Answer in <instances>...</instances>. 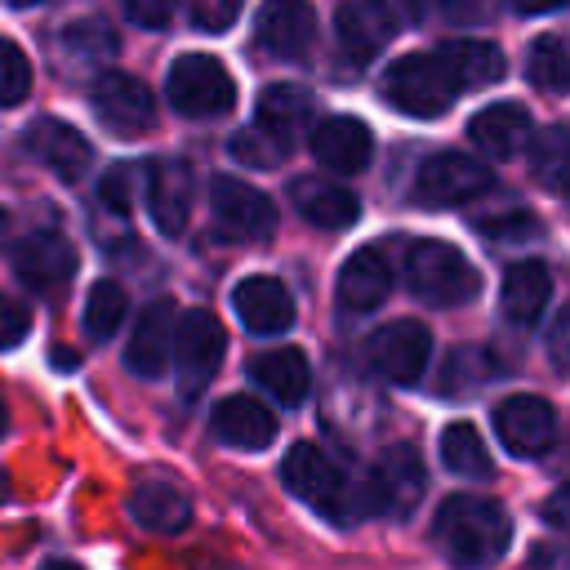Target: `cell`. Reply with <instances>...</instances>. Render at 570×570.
<instances>
[{"label":"cell","mask_w":570,"mask_h":570,"mask_svg":"<svg viewBox=\"0 0 570 570\" xmlns=\"http://www.w3.org/2000/svg\"><path fill=\"white\" fill-rule=\"evenodd\" d=\"M125 312H129V298H125V285L120 281H94L89 285V298H85V334L94 343H107L120 325H125Z\"/></svg>","instance_id":"obj_31"},{"label":"cell","mask_w":570,"mask_h":570,"mask_svg":"<svg viewBox=\"0 0 570 570\" xmlns=\"http://www.w3.org/2000/svg\"><path fill=\"white\" fill-rule=\"evenodd\" d=\"M111 53H116V31L102 18H76L58 31V58L71 71H94Z\"/></svg>","instance_id":"obj_29"},{"label":"cell","mask_w":570,"mask_h":570,"mask_svg":"<svg viewBox=\"0 0 570 570\" xmlns=\"http://www.w3.org/2000/svg\"><path fill=\"white\" fill-rule=\"evenodd\" d=\"M548 298H552V276L539 258H521L508 267L503 289H499V307L512 325H534L543 316Z\"/></svg>","instance_id":"obj_26"},{"label":"cell","mask_w":570,"mask_h":570,"mask_svg":"<svg viewBox=\"0 0 570 570\" xmlns=\"http://www.w3.org/2000/svg\"><path fill=\"white\" fill-rule=\"evenodd\" d=\"M432 543L454 570H485L512 543V521L499 499L450 494L432 517Z\"/></svg>","instance_id":"obj_1"},{"label":"cell","mask_w":570,"mask_h":570,"mask_svg":"<svg viewBox=\"0 0 570 570\" xmlns=\"http://www.w3.org/2000/svg\"><path fill=\"white\" fill-rule=\"evenodd\" d=\"M134 191H138V165H111L98 183V200L120 218L134 209Z\"/></svg>","instance_id":"obj_37"},{"label":"cell","mask_w":570,"mask_h":570,"mask_svg":"<svg viewBox=\"0 0 570 570\" xmlns=\"http://www.w3.org/2000/svg\"><path fill=\"white\" fill-rule=\"evenodd\" d=\"M13 276L31 294H58L76 276V249L58 232H31L13 249Z\"/></svg>","instance_id":"obj_10"},{"label":"cell","mask_w":570,"mask_h":570,"mask_svg":"<svg viewBox=\"0 0 570 570\" xmlns=\"http://www.w3.org/2000/svg\"><path fill=\"white\" fill-rule=\"evenodd\" d=\"M405 276L410 289L432 307H459L481 294V272L445 240H414L405 249Z\"/></svg>","instance_id":"obj_3"},{"label":"cell","mask_w":570,"mask_h":570,"mask_svg":"<svg viewBox=\"0 0 570 570\" xmlns=\"http://www.w3.org/2000/svg\"><path fill=\"white\" fill-rule=\"evenodd\" d=\"M209 205H214L218 227L232 232V236H240V240H267L272 227H276L272 200H267L258 187L240 183V178H214Z\"/></svg>","instance_id":"obj_13"},{"label":"cell","mask_w":570,"mask_h":570,"mask_svg":"<svg viewBox=\"0 0 570 570\" xmlns=\"http://www.w3.org/2000/svg\"><path fill=\"white\" fill-rule=\"evenodd\" d=\"M27 94H31V58L13 40H0V107H18Z\"/></svg>","instance_id":"obj_36"},{"label":"cell","mask_w":570,"mask_h":570,"mask_svg":"<svg viewBox=\"0 0 570 570\" xmlns=\"http://www.w3.org/2000/svg\"><path fill=\"white\" fill-rule=\"evenodd\" d=\"M530 174L543 187H561L566 183V174H570V129L566 125H552V129L534 134V142H530Z\"/></svg>","instance_id":"obj_34"},{"label":"cell","mask_w":570,"mask_h":570,"mask_svg":"<svg viewBox=\"0 0 570 570\" xmlns=\"http://www.w3.org/2000/svg\"><path fill=\"white\" fill-rule=\"evenodd\" d=\"M423 485H428V472H423V459L410 450V445H387L370 472V512H383V517H410L423 499Z\"/></svg>","instance_id":"obj_7"},{"label":"cell","mask_w":570,"mask_h":570,"mask_svg":"<svg viewBox=\"0 0 570 570\" xmlns=\"http://www.w3.org/2000/svg\"><path fill=\"white\" fill-rule=\"evenodd\" d=\"M240 13V0H191V22L205 31H227Z\"/></svg>","instance_id":"obj_39"},{"label":"cell","mask_w":570,"mask_h":570,"mask_svg":"<svg viewBox=\"0 0 570 570\" xmlns=\"http://www.w3.org/2000/svg\"><path fill=\"white\" fill-rule=\"evenodd\" d=\"M191 200H196V174H191L187 160H165V165L151 169V178H147V205H151V223L165 236H178L187 227Z\"/></svg>","instance_id":"obj_19"},{"label":"cell","mask_w":570,"mask_h":570,"mask_svg":"<svg viewBox=\"0 0 570 570\" xmlns=\"http://www.w3.org/2000/svg\"><path fill=\"white\" fill-rule=\"evenodd\" d=\"M334 31H338L343 53L356 58V62H365V58H374L396 36V13L387 9V0H347L338 9Z\"/></svg>","instance_id":"obj_20"},{"label":"cell","mask_w":570,"mask_h":570,"mask_svg":"<svg viewBox=\"0 0 570 570\" xmlns=\"http://www.w3.org/2000/svg\"><path fill=\"white\" fill-rule=\"evenodd\" d=\"M481 232L494 236V240H503V236H534L539 223H534L525 209H517V214H508V218H490V223H481Z\"/></svg>","instance_id":"obj_42"},{"label":"cell","mask_w":570,"mask_h":570,"mask_svg":"<svg viewBox=\"0 0 570 570\" xmlns=\"http://www.w3.org/2000/svg\"><path fill=\"white\" fill-rule=\"evenodd\" d=\"M214 436L236 450H267L276 436V414L258 396H227L214 405Z\"/></svg>","instance_id":"obj_21"},{"label":"cell","mask_w":570,"mask_h":570,"mask_svg":"<svg viewBox=\"0 0 570 570\" xmlns=\"http://www.w3.org/2000/svg\"><path fill=\"white\" fill-rule=\"evenodd\" d=\"M436 58H441V67H445V76L454 80L459 94H463V89L494 85V80H503V71H508L503 49L490 45V40H445V45L436 49Z\"/></svg>","instance_id":"obj_23"},{"label":"cell","mask_w":570,"mask_h":570,"mask_svg":"<svg viewBox=\"0 0 570 570\" xmlns=\"http://www.w3.org/2000/svg\"><path fill=\"white\" fill-rule=\"evenodd\" d=\"M249 379L276 396L281 405H298L312 387V370H307V356L298 347H272V352H258L249 361Z\"/></svg>","instance_id":"obj_27"},{"label":"cell","mask_w":570,"mask_h":570,"mask_svg":"<svg viewBox=\"0 0 570 570\" xmlns=\"http://www.w3.org/2000/svg\"><path fill=\"white\" fill-rule=\"evenodd\" d=\"M387 289H392V267L374 245L356 249L338 272V303L347 312H374L387 298Z\"/></svg>","instance_id":"obj_25"},{"label":"cell","mask_w":570,"mask_h":570,"mask_svg":"<svg viewBox=\"0 0 570 570\" xmlns=\"http://www.w3.org/2000/svg\"><path fill=\"white\" fill-rule=\"evenodd\" d=\"M9 499V481H4V472H0V503Z\"/></svg>","instance_id":"obj_48"},{"label":"cell","mask_w":570,"mask_h":570,"mask_svg":"<svg viewBox=\"0 0 570 570\" xmlns=\"http://www.w3.org/2000/svg\"><path fill=\"white\" fill-rule=\"evenodd\" d=\"M428 356H432V334L428 325L419 321H387L374 330L370 338V361L374 370L387 379V383H414L423 370H428Z\"/></svg>","instance_id":"obj_11"},{"label":"cell","mask_w":570,"mask_h":570,"mask_svg":"<svg viewBox=\"0 0 570 570\" xmlns=\"http://www.w3.org/2000/svg\"><path fill=\"white\" fill-rule=\"evenodd\" d=\"M227 151H232L240 165H249V169H272V165L285 160V138H276V134L249 125V129H236V134H232Z\"/></svg>","instance_id":"obj_35"},{"label":"cell","mask_w":570,"mask_h":570,"mask_svg":"<svg viewBox=\"0 0 570 570\" xmlns=\"http://www.w3.org/2000/svg\"><path fill=\"white\" fill-rule=\"evenodd\" d=\"M436 9H441L445 18H454V22H476V13H481L476 0H436Z\"/></svg>","instance_id":"obj_45"},{"label":"cell","mask_w":570,"mask_h":570,"mask_svg":"<svg viewBox=\"0 0 570 570\" xmlns=\"http://www.w3.org/2000/svg\"><path fill=\"white\" fill-rule=\"evenodd\" d=\"M494 432L517 459H539L557 441V410L543 396L517 392L494 405Z\"/></svg>","instance_id":"obj_9"},{"label":"cell","mask_w":570,"mask_h":570,"mask_svg":"<svg viewBox=\"0 0 570 570\" xmlns=\"http://www.w3.org/2000/svg\"><path fill=\"white\" fill-rule=\"evenodd\" d=\"M223 352H227V334H223V321L214 312L196 307V312H187L178 321V334H174V370H178V392L187 401L209 387V379L223 365Z\"/></svg>","instance_id":"obj_6"},{"label":"cell","mask_w":570,"mask_h":570,"mask_svg":"<svg viewBox=\"0 0 570 570\" xmlns=\"http://www.w3.org/2000/svg\"><path fill=\"white\" fill-rule=\"evenodd\" d=\"M566 0H512V9L517 13H552V9H561Z\"/></svg>","instance_id":"obj_46"},{"label":"cell","mask_w":570,"mask_h":570,"mask_svg":"<svg viewBox=\"0 0 570 570\" xmlns=\"http://www.w3.org/2000/svg\"><path fill=\"white\" fill-rule=\"evenodd\" d=\"M307 111H312V98L298 85H272V89L258 94V129H267V134H276L285 142L307 120Z\"/></svg>","instance_id":"obj_30"},{"label":"cell","mask_w":570,"mask_h":570,"mask_svg":"<svg viewBox=\"0 0 570 570\" xmlns=\"http://www.w3.org/2000/svg\"><path fill=\"white\" fill-rule=\"evenodd\" d=\"M27 330H31V312H27L13 294L0 289V352L18 347V343L27 338Z\"/></svg>","instance_id":"obj_38"},{"label":"cell","mask_w":570,"mask_h":570,"mask_svg":"<svg viewBox=\"0 0 570 570\" xmlns=\"http://www.w3.org/2000/svg\"><path fill=\"white\" fill-rule=\"evenodd\" d=\"M232 307L249 334H285L294 325V294L276 276H245L232 294Z\"/></svg>","instance_id":"obj_17"},{"label":"cell","mask_w":570,"mask_h":570,"mask_svg":"<svg viewBox=\"0 0 570 570\" xmlns=\"http://www.w3.org/2000/svg\"><path fill=\"white\" fill-rule=\"evenodd\" d=\"M9 4H36V0H9Z\"/></svg>","instance_id":"obj_51"},{"label":"cell","mask_w":570,"mask_h":570,"mask_svg":"<svg viewBox=\"0 0 570 570\" xmlns=\"http://www.w3.org/2000/svg\"><path fill=\"white\" fill-rule=\"evenodd\" d=\"M174 334H178V321H174V303L169 298H156L138 312L134 321V334L125 343V365L138 374V379H160L165 365L174 361Z\"/></svg>","instance_id":"obj_14"},{"label":"cell","mask_w":570,"mask_h":570,"mask_svg":"<svg viewBox=\"0 0 570 570\" xmlns=\"http://www.w3.org/2000/svg\"><path fill=\"white\" fill-rule=\"evenodd\" d=\"M383 98L396 107V111H405V116H419V120H432V116H441L454 98H459V89H454V80L445 76V67H441V58L436 53H405V58H396L387 71H383Z\"/></svg>","instance_id":"obj_4"},{"label":"cell","mask_w":570,"mask_h":570,"mask_svg":"<svg viewBox=\"0 0 570 570\" xmlns=\"http://www.w3.org/2000/svg\"><path fill=\"white\" fill-rule=\"evenodd\" d=\"M468 138L485 156L508 160V156H517L530 142V116H525L521 102H494V107H485V111H476L468 120Z\"/></svg>","instance_id":"obj_24"},{"label":"cell","mask_w":570,"mask_h":570,"mask_svg":"<svg viewBox=\"0 0 570 570\" xmlns=\"http://www.w3.org/2000/svg\"><path fill=\"white\" fill-rule=\"evenodd\" d=\"M441 463L454 476H490L494 472L490 450H485V441H481V432L472 423H450L441 432Z\"/></svg>","instance_id":"obj_32"},{"label":"cell","mask_w":570,"mask_h":570,"mask_svg":"<svg viewBox=\"0 0 570 570\" xmlns=\"http://www.w3.org/2000/svg\"><path fill=\"white\" fill-rule=\"evenodd\" d=\"M525 76L543 94H570V49L557 36H539L525 53Z\"/></svg>","instance_id":"obj_33"},{"label":"cell","mask_w":570,"mask_h":570,"mask_svg":"<svg viewBox=\"0 0 570 570\" xmlns=\"http://www.w3.org/2000/svg\"><path fill=\"white\" fill-rule=\"evenodd\" d=\"M281 481L294 499H303L334 525H352L361 512H370V490L347 481V472L321 445H307V441L289 445V454L281 459Z\"/></svg>","instance_id":"obj_2"},{"label":"cell","mask_w":570,"mask_h":570,"mask_svg":"<svg viewBox=\"0 0 570 570\" xmlns=\"http://www.w3.org/2000/svg\"><path fill=\"white\" fill-rule=\"evenodd\" d=\"M543 521L557 525V530H570V481L557 485V490L548 494V503H543Z\"/></svg>","instance_id":"obj_43"},{"label":"cell","mask_w":570,"mask_h":570,"mask_svg":"<svg viewBox=\"0 0 570 570\" xmlns=\"http://www.w3.org/2000/svg\"><path fill=\"white\" fill-rule=\"evenodd\" d=\"M27 151L45 165V169H53L58 178H67V183H76V178H85V169H89V142H85V134L80 129H71L67 120H53V116H40V120H31L27 125Z\"/></svg>","instance_id":"obj_16"},{"label":"cell","mask_w":570,"mask_h":570,"mask_svg":"<svg viewBox=\"0 0 570 570\" xmlns=\"http://www.w3.org/2000/svg\"><path fill=\"white\" fill-rule=\"evenodd\" d=\"M174 4H178V0H120L125 18H129L134 27H165V22L174 18Z\"/></svg>","instance_id":"obj_40"},{"label":"cell","mask_w":570,"mask_h":570,"mask_svg":"<svg viewBox=\"0 0 570 570\" xmlns=\"http://www.w3.org/2000/svg\"><path fill=\"white\" fill-rule=\"evenodd\" d=\"M530 570H570V552L566 548H534Z\"/></svg>","instance_id":"obj_44"},{"label":"cell","mask_w":570,"mask_h":570,"mask_svg":"<svg viewBox=\"0 0 570 570\" xmlns=\"http://www.w3.org/2000/svg\"><path fill=\"white\" fill-rule=\"evenodd\" d=\"M485 187H490V169L463 151H432L414 174V191L428 205H463Z\"/></svg>","instance_id":"obj_8"},{"label":"cell","mask_w":570,"mask_h":570,"mask_svg":"<svg viewBox=\"0 0 570 570\" xmlns=\"http://www.w3.org/2000/svg\"><path fill=\"white\" fill-rule=\"evenodd\" d=\"M312 156L334 174H356L374 156V134L356 116H330L312 129Z\"/></svg>","instance_id":"obj_18"},{"label":"cell","mask_w":570,"mask_h":570,"mask_svg":"<svg viewBox=\"0 0 570 570\" xmlns=\"http://www.w3.org/2000/svg\"><path fill=\"white\" fill-rule=\"evenodd\" d=\"M548 356H552L557 370L570 374V303L552 316V330H548Z\"/></svg>","instance_id":"obj_41"},{"label":"cell","mask_w":570,"mask_h":570,"mask_svg":"<svg viewBox=\"0 0 570 570\" xmlns=\"http://www.w3.org/2000/svg\"><path fill=\"white\" fill-rule=\"evenodd\" d=\"M40 570H80V566H71V561H45Z\"/></svg>","instance_id":"obj_47"},{"label":"cell","mask_w":570,"mask_h":570,"mask_svg":"<svg viewBox=\"0 0 570 570\" xmlns=\"http://www.w3.org/2000/svg\"><path fill=\"white\" fill-rule=\"evenodd\" d=\"M254 36L276 58H303L316 36V13L307 0H267L254 18Z\"/></svg>","instance_id":"obj_15"},{"label":"cell","mask_w":570,"mask_h":570,"mask_svg":"<svg viewBox=\"0 0 570 570\" xmlns=\"http://www.w3.org/2000/svg\"><path fill=\"white\" fill-rule=\"evenodd\" d=\"M129 517L151 534H178L191 521V503L169 481H138L129 494Z\"/></svg>","instance_id":"obj_28"},{"label":"cell","mask_w":570,"mask_h":570,"mask_svg":"<svg viewBox=\"0 0 570 570\" xmlns=\"http://www.w3.org/2000/svg\"><path fill=\"white\" fill-rule=\"evenodd\" d=\"M165 98L183 116H223L236 102V80L214 53H183L165 76Z\"/></svg>","instance_id":"obj_5"},{"label":"cell","mask_w":570,"mask_h":570,"mask_svg":"<svg viewBox=\"0 0 570 570\" xmlns=\"http://www.w3.org/2000/svg\"><path fill=\"white\" fill-rule=\"evenodd\" d=\"M94 111L111 134H142L156 125V98L138 76L102 71L94 80Z\"/></svg>","instance_id":"obj_12"},{"label":"cell","mask_w":570,"mask_h":570,"mask_svg":"<svg viewBox=\"0 0 570 570\" xmlns=\"http://www.w3.org/2000/svg\"><path fill=\"white\" fill-rule=\"evenodd\" d=\"M4 423H9V410H4V396H0V432H4Z\"/></svg>","instance_id":"obj_49"},{"label":"cell","mask_w":570,"mask_h":570,"mask_svg":"<svg viewBox=\"0 0 570 570\" xmlns=\"http://www.w3.org/2000/svg\"><path fill=\"white\" fill-rule=\"evenodd\" d=\"M4 232H9V218H4V209H0V245H4Z\"/></svg>","instance_id":"obj_50"},{"label":"cell","mask_w":570,"mask_h":570,"mask_svg":"<svg viewBox=\"0 0 570 570\" xmlns=\"http://www.w3.org/2000/svg\"><path fill=\"white\" fill-rule=\"evenodd\" d=\"M289 196H294L298 214H303L312 227H321V232H343V227H352L356 214H361L356 191H347V187L334 183V178H298V183L289 187Z\"/></svg>","instance_id":"obj_22"}]
</instances>
